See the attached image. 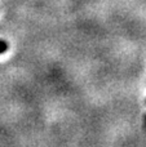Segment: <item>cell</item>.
<instances>
[{
	"label": "cell",
	"mask_w": 146,
	"mask_h": 147,
	"mask_svg": "<svg viewBox=\"0 0 146 147\" xmlns=\"http://www.w3.org/2000/svg\"><path fill=\"white\" fill-rule=\"evenodd\" d=\"M8 51V44L4 40H0V54L5 53Z\"/></svg>",
	"instance_id": "6da1fadb"
}]
</instances>
